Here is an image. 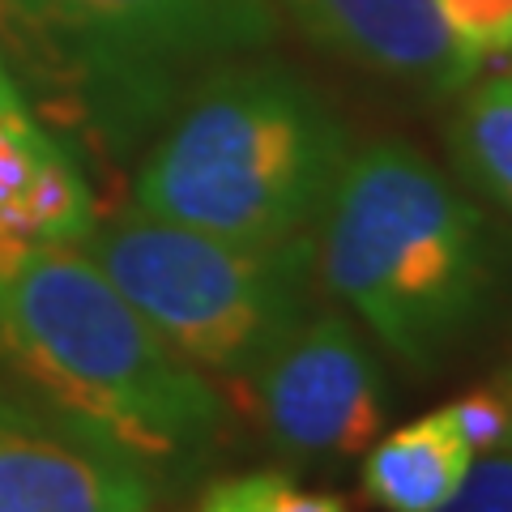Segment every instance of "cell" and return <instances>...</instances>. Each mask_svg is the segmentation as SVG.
Returning <instances> with one entry per match:
<instances>
[{
  "mask_svg": "<svg viewBox=\"0 0 512 512\" xmlns=\"http://www.w3.org/2000/svg\"><path fill=\"white\" fill-rule=\"evenodd\" d=\"M0 359L69 423L154 474H192L227 410L77 244L0 261Z\"/></svg>",
  "mask_w": 512,
  "mask_h": 512,
  "instance_id": "obj_1",
  "label": "cell"
},
{
  "mask_svg": "<svg viewBox=\"0 0 512 512\" xmlns=\"http://www.w3.org/2000/svg\"><path fill=\"white\" fill-rule=\"evenodd\" d=\"M316 274L410 372H436L500 286L491 218L410 141L346 154L320 210Z\"/></svg>",
  "mask_w": 512,
  "mask_h": 512,
  "instance_id": "obj_2",
  "label": "cell"
},
{
  "mask_svg": "<svg viewBox=\"0 0 512 512\" xmlns=\"http://www.w3.org/2000/svg\"><path fill=\"white\" fill-rule=\"evenodd\" d=\"M350 154L329 103L286 64H227L154 141L133 210L239 244H282L325 210Z\"/></svg>",
  "mask_w": 512,
  "mask_h": 512,
  "instance_id": "obj_3",
  "label": "cell"
},
{
  "mask_svg": "<svg viewBox=\"0 0 512 512\" xmlns=\"http://www.w3.org/2000/svg\"><path fill=\"white\" fill-rule=\"evenodd\" d=\"M82 248L111 286L201 372L248 380L312 312L316 239L239 244L124 210L94 222Z\"/></svg>",
  "mask_w": 512,
  "mask_h": 512,
  "instance_id": "obj_4",
  "label": "cell"
},
{
  "mask_svg": "<svg viewBox=\"0 0 512 512\" xmlns=\"http://www.w3.org/2000/svg\"><path fill=\"white\" fill-rule=\"evenodd\" d=\"M0 13L47 47L107 128L158 116L180 77L278 35L269 0H0Z\"/></svg>",
  "mask_w": 512,
  "mask_h": 512,
  "instance_id": "obj_5",
  "label": "cell"
},
{
  "mask_svg": "<svg viewBox=\"0 0 512 512\" xmlns=\"http://www.w3.org/2000/svg\"><path fill=\"white\" fill-rule=\"evenodd\" d=\"M244 384L269 448L299 470L359 457L389 414L380 363L342 312H308Z\"/></svg>",
  "mask_w": 512,
  "mask_h": 512,
  "instance_id": "obj_6",
  "label": "cell"
},
{
  "mask_svg": "<svg viewBox=\"0 0 512 512\" xmlns=\"http://www.w3.org/2000/svg\"><path fill=\"white\" fill-rule=\"evenodd\" d=\"M0 512H154V478L0 384Z\"/></svg>",
  "mask_w": 512,
  "mask_h": 512,
  "instance_id": "obj_7",
  "label": "cell"
},
{
  "mask_svg": "<svg viewBox=\"0 0 512 512\" xmlns=\"http://www.w3.org/2000/svg\"><path fill=\"white\" fill-rule=\"evenodd\" d=\"M286 9L320 47L423 94L444 99L478 73L436 0H286Z\"/></svg>",
  "mask_w": 512,
  "mask_h": 512,
  "instance_id": "obj_8",
  "label": "cell"
},
{
  "mask_svg": "<svg viewBox=\"0 0 512 512\" xmlns=\"http://www.w3.org/2000/svg\"><path fill=\"white\" fill-rule=\"evenodd\" d=\"M99 222L64 146L30 111H0V261L39 244H82Z\"/></svg>",
  "mask_w": 512,
  "mask_h": 512,
  "instance_id": "obj_9",
  "label": "cell"
},
{
  "mask_svg": "<svg viewBox=\"0 0 512 512\" xmlns=\"http://www.w3.org/2000/svg\"><path fill=\"white\" fill-rule=\"evenodd\" d=\"M474 466V448L444 410L423 414L363 457V495L384 512H440Z\"/></svg>",
  "mask_w": 512,
  "mask_h": 512,
  "instance_id": "obj_10",
  "label": "cell"
},
{
  "mask_svg": "<svg viewBox=\"0 0 512 512\" xmlns=\"http://www.w3.org/2000/svg\"><path fill=\"white\" fill-rule=\"evenodd\" d=\"M457 116L448 120V150L466 180L512 214V73H495L457 90Z\"/></svg>",
  "mask_w": 512,
  "mask_h": 512,
  "instance_id": "obj_11",
  "label": "cell"
},
{
  "mask_svg": "<svg viewBox=\"0 0 512 512\" xmlns=\"http://www.w3.org/2000/svg\"><path fill=\"white\" fill-rule=\"evenodd\" d=\"M197 512H350V508L338 495L303 491L282 470H252L210 483L201 491Z\"/></svg>",
  "mask_w": 512,
  "mask_h": 512,
  "instance_id": "obj_12",
  "label": "cell"
},
{
  "mask_svg": "<svg viewBox=\"0 0 512 512\" xmlns=\"http://www.w3.org/2000/svg\"><path fill=\"white\" fill-rule=\"evenodd\" d=\"M457 43L483 64L512 52V0H436Z\"/></svg>",
  "mask_w": 512,
  "mask_h": 512,
  "instance_id": "obj_13",
  "label": "cell"
},
{
  "mask_svg": "<svg viewBox=\"0 0 512 512\" xmlns=\"http://www.w3.org/2000/svg\"><path fill=\"white\" fill-rule=\"evenodd\" d=\"M444 414L457 423V431L474 448V457L512 453V406L500 384H487V389L457 397L453 406H444Z\"/></svg>",
  "mask_w": 512,
  "mask_h": 512,
  "instance_id": "obj_14",
  "label": "cell"
},
{
  "mask_svg": "<svg viewBox=\"0 0 512 512\" xmlns=\"http://www.w3.org/2000/svg\"><path fill=\"white\" fill-rule=\"evenodd\" d=\"M440 512H512V453L474 457L470 474Z\"/></svg>",
  "mask_w": 512,
  "mask_h": 512,
  "instance_id": "obj_15",
  "label": "cell"
},
{
  "mask_svg": "<svg viewBox=\"0 0 512 512\" xmlns=\"http://www.w3.org/2000/svg\"><path fill=\"white\" fill-rule=\"evenodd\" d=\"M0 111H26V99H22L18 82L9 77V64L5 60H0Z\"/></svg>",
  "mask_w": 512,
  "mask_h": 512,
  "instance_id": "obj_16",
  "label": "cell"
},
{
  "mask_svg": "<svg viewBox=\"0 0 512 512\" xmlns=\"http://www.w3.org/2000/svg\"><path fill=\"white\" fill-rule=\"evenodd\" d=\"M500 389H504V397H508V406H512V367L504 372V380H500Z\"/></svg>",
  "mask_w": 512,
  "mask_h": 512,
  "instance_id": "obj_17",
  "label": "cell"
}]
</instances>
